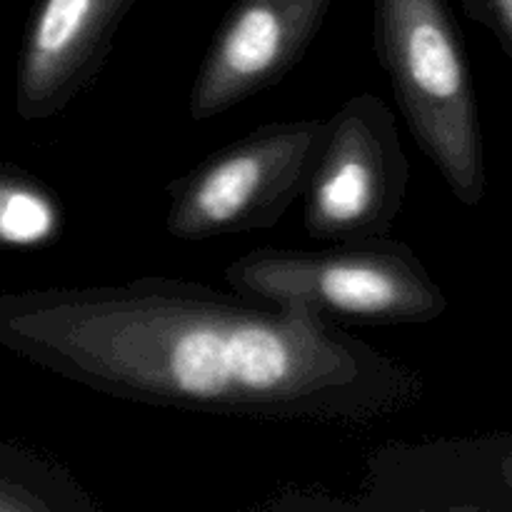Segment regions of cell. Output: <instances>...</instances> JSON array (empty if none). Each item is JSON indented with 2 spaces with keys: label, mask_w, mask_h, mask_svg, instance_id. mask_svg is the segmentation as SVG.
I'll return each instance as SVG.
<instances>
[{
  "label": "cell",
  "mask_w": 512,
  "mask_h": 512,
  "mask_svg": "<svg viewBox=\"0 0 512 512\" xmlns=\"http://www.w3.org/2000/svg\"><path fill=\"white\" fill-rule=\"evenodd\" d=\"M60 230L53 193L20 168L0 165V245L35 248Z\"/></svg>",
  "instance_id": "cell-9"
},
{
  "label": "cell",
  "mask_w": 512,
  "mask_h": 512,
  "mask_svg": "<svg viewBox=\"0 0 512 512\" xmlns=\"http://www.w3.org/2000/svg\"><path fill=\"white\" fill-rule=\"evenodd\" d=\"M0 345L110 398L225 418L370 425L423 393L313 310L153 275L0 293Z\"/></svg>",
  "instance_id": "cell-1"
},
{
  "label": "cell",
  "mask_w": 512,
  "mask_h": 512,
  "mask_svg": "<svg viewBox=\"0 0 512 512\" xmlns=\"http://www.w3.org/2000/svg\"><path fill=\"white\" fill-rule=\"evenodd\" d=\"M135 0H38L15 73L23 120L60 115L103 68Z\"/></svg>",
  "instance_id": "cell-7"
},
{
  "label": "cell",
  "mask_w": 512,
  "mask_h": 512,
  "mask_svg": "<svg viewBox=\"0 0 512 512\" xmlns=\"http://www.w3.org/2000/svg\"><path fill=\"white\" fill-rule=\"evenodd\" d=\"M378 58L423 153L463 205L485 195L473 83L445 0H375Z\"/></svg>",
  "instance_id": "cell-2"
},
{
  "label": "cell",
  "mask_w": 512,
  "mask_h": 512,
  "mask_svg": "<svg viewBox=\"0 0 512 512\" xmlns=\"http://www.w3.org/2000/svg\"><path fill=\"white\" fill-rule=\"evenodd\" d=\"M468 3L473 15L488 20L512 45V0H468Z\"/></svg>",
  "instance_id": "cell-10"
},
{
  "label": "cell",
  "mask_w": 512,
  "mask_h": 512,
  "mask_svg": "<svg viewBox=\"0 0 512 512\" xmlns=\"http://www.w3.org/2000/svg\"><path fill=\"white\" fill-rule=\"evenodd\" d=\"M325 133L320 118L270 123L205 158L168 188V233L195 243L273 228L303 195Z\"/></svg>",
  "instance_id": "cell-4"
},
{
  "label": "cell",
  "mask_w": 512,
  "mask_h": 512,
  "mask_svg": "<svg viewBox=\"0 0 512 512\" xmlns=\"http://www.w3.org/2000/svg\"><path fill=\"white\" fill-rule=\"evenodd\" d=\"M90 508L83 490L45 460L0 445V510L55 512Z\"/></svg>",
  "instance_id": "cell-8"
},
{
  "label": "cell",
  "mask_w": 512,
  "mask_h": 512,
  "mask_svg": "<svg viewBox=\"0 0 512 512\" xmlns=\"http://www.w3.org/2000/svg\"><path fill=\"white\" fill-rule=\"evenodd\" d=\"M408 183L410 163L393 110L373 93L353 95L328 118L305 183V233L328 243L388 235Z\"/></svg>",
  "instance_id": "cell-5"
},
{
  "label": "cell",
  "mask_w": 512,
  "mask_h": 512,
  "mask_svg": "<svg viewBox=\"0 0 512 512\" xmlns=\"http://www.w3.org/2000/svg\"><path fill=\"white\" fill-rule=\"evenodd\" d=\"M333 0H238L190 90V118L210 120L278 83L318 35Z\"/></svg>",
  "instance_id": "cell-6"
},
{
  "label": "cell",
  "mask_w": 512,
  "mask_h": 512,
  "mask_svg": "<svg viewBox=\"0 0 512 512\" xmlns=\"http://www.w3.org/2000/svg\"><path fill=\"white\" fill-rule=\"evenodd\" d=\"M223 278L265 303L360 323H430L448 308L415 250L388 235L343 240L325 250L260 248L230 263Z\"/></svg>",
  "instance_id": "cell-3"
},
{
  "label": "cell",
  "mask_w": 512,
  "mask_h": 512,
  "mask_svg": "<svg viewBox=\"0 0 512 512\" xmlns=\"http://www.w3.org/2000/svg\"><path fill=\"white\" fill-rule=\"evenodd\" d=\"M508 478H510V483H512V460H510V465H508Z\"/></svg>",
  "instance_id": "cell-11"
}]
</instances>
